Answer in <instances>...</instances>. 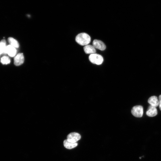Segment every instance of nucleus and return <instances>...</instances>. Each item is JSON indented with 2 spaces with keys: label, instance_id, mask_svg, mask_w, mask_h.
<instances>
[{
  "label": "nucleus",
  "instance_id": "nucleus-1",
  "mask_svg": "<svg viewBox=\"0 0 161 161\" xmlns=\"http://www.w3.org/2000/svg\"><path fill=\"white\" fill-rule=\"evenodd\" d=\"M76 41L80 45L86 46L90 43L91 38L89 35L86 33H81L76 36Z\"/></svg>",
  "mask_w": 161,
  "mask_h": 161
},
{
  "label": "nucleus",
  "instance_id": "nucleus-2",
  "mask_svg": "<svg viewBox=\"0 0 161 161\" xmlns=\"http://www.w3.org/2000/svg\"><path fill=\"white\" fill-rule=\"evenodd\" d=\"M89 60L92 63L98 65L101 64L104 61L101 56L96 54H91L89 57Z\"/></svg>",
  "mask_w": 161,
  "mask_h": 161
},
{
  "label": "nucleus",
  "instance_id": "nucleus-3",
  "mask_svg": "<svg viewBox=\"0 0 161 161\" xmlns=\"http://www.w3.org/2000/svg\"><path fill=\"white\" fill-rule=\"evenodd\" d=\"M131 113L136 117H142L143 114V108L140 105L135 106L132 108Z\"/></svg>",
  "mask_w": 161,
  "mask_h": 161
},
{
  "label": "nucleus",
  "instance_id": "nucleus-4",
  "mask_svg": "<svg viewBox=\"0 0 161 161\" xmlns=\"http://www.w3.org/2000/svg\"><path fill=\"white\" fill-rule=\"evenodd\" d=\"M81 136L78 133L72 132L69 134L67 136V140L69 142L75 143L80 139Z\"/></svg>",
  "mask_w": 161,
  "mask_h": 161
},
{
  "label": "nucleus",
  "instance_id": "nucleus-5",
  "mask_svg": "<svg viewBox=\"0 0 161 161\" xmlns=\"http://www.w3.org/2000/svg\"><path fill=\"white\" fill-rule=\"evenodd\" d=\"M93 46L96 49H99L101 51L105 50L106 46L104 43L101 40H95L93 42Z\"/></svg>",
  "mask_w": 161,
  "mask_h": 161
},
{
  "label": "nucleus",
  "instance_id": "nucleus-6",
  "mask_svg": "<svg viewBox=\"0 0 161 161\" xmlns=\"http://www.w3.org/2000/svg\"><path fill=\"white\" fill-rule=\"evenodd\" d=\"M24 61V57L23 53H19L15 56L14 60V64L17 66L23 64Z\"/></svg>",
  "mask_w": 161,
  "mask_h": 161
},
{
  "label": "nucleus",
  "instance_id": "nucleus-7",
  "mask_svg": "<svg viewBox=\"0 0 161 161\" xmlns=\"http://www.w3.org/2000/svg\"><path fill=\"white\" fill-rule=\"evenodd\" d=\"M17 52L16 48L11 45L7 46L6 49L5 54L8 55L11 57H13L15 56Z\"/></svg>",
  "mask_w": 161,
  "mask_h": 161
},
{
  "label": "nucleus",
  "instance_id": "nucleus-8",
  "mask_svg": "<svg viewBox=\"0 0 161 161\" xmlns=\"http://www.w3.org/2000/svg\"><path fill=\"white\" fill-rule=\"evenodd\" d=\"M157 114V111L155 107L150 105L146 112V114L148 116L153 117L156 116Z\"/></svg>",
  "mask_w": 161,
  "mask_h": 161
},
{
  "label": "nucleus",
  "instance_id": "nucleus-9",
  "mask_svg": "<svg viewBox=\"0 0 161 161\" xmlns=\"http://www.w3.org/2000/svg\"><path fill=\"white\" fill-rule=\"evenodd\" d=\"M148 102L151 105L156 107L159 105V101L157 97L155 96L151 97L148 99Z\"/></svg>",
  "mask_w": 161,
  "mask_h": 161
},
{
  "label": "nucleus",
  "instance_id": "nucleus-10",
  "mask_svg": "<svg viewBox=\"0 0 161 161\" xmlns=\"http://www.w3.org/2000/svg\"><path fill=\"white\" fill-rule=\"evenodd\" d=\"M96 49L93 46L87 45L85 46L84 49L86 54H93L96 52Z\"/></svg>",
  "mask_w": 161,
  "mask_h": 161
},
{
  "label": "nucleus",
  "instance_id": "nucleus-11",
  "mask_svg": "<svg viewBox=\"0 0 161 161\" xmlns=\"http://www.w3.org/2000/svg\"><path fill=\"white\" fill-rule=\"evenodd\" d=\"M64 145L66 148L71 149L77 146L78 143H72L69 142L67 140H65L64 141Z\"/></svg>",
  "mask_w": 161,
  "mask_h": 161
},
{
  "label": "nucleus",
  "instance_id": "nucleus-12",
  "mask_svg": "<svg viewBox=\"0 0 161 161\" xmlns=\"http://www.w3.org/2000/svg\"><path fill=\"white\" fill-rule=\"evenodd\" d=\"M6 42L5 40H3L0 42V53L5 54L6 49L7 46Z\"/></svg>",
  "mask_w": 161,
  "mask_h": 161
},
{
  "label": "nucleus",
  "instance_id": "nucleus-13",
  "mask_svg": "<svg viewBox=\"0 0 161 161\" xmlns=\"http://www.w3.org/2000/svg\"><path fill=\"white\" fill-rule=\"evenodd\" d=\"M8 41L11 45L16 48H18L19 47V44L18 42L14 38L10 37L8 38Z\"/></svg>",
  "mask_w": 161,
  "mask_h": 161
},
{
  "label": "nucleus",
  "instance_id": "nucleus-14",
  "mask_svg": "<svg viewBox=\"0 0 161 161\" xmlns=\"http://www.w3.org/2000/svg\"><path fill=\"white\" fill-rule=\"evenodd\" d=\"M1 62L3 65H7L10 63L11 60L9 57L4 56L2 57Z\"/></svg>",
  "mask_w": 161,
  "mask_h": 161
},
{
  "label": "nucleus",
  "instance_id": "nucleus-15",
  "mask_svg": "<svg viewBox=\"0 0 161 161\" xmlns=\"http://www.w3.org/2000/svg\"><path fill=\"white\" fill-rule=\"evenodd\" d=\"M159 107L160 110L161 111V95H160L159 97Z\"/></svg>",
  "mask_w": 161,
  "mask_h": 161
},
{
  "label": "nucleus",
  "instance_id": "nucleus-16",
  "mask_svg": "<svg viewBox=\"0 0 161 161\" xmlns=\"http://www.w3.org/2000/svg\"><path fill=\"white\" fill-rule=\"evenodd\" d=\"M1 55V53H0V55Z\"/></svg>",
  "mask_w": 161,
  "mask_h": 161
}]
</instances>
